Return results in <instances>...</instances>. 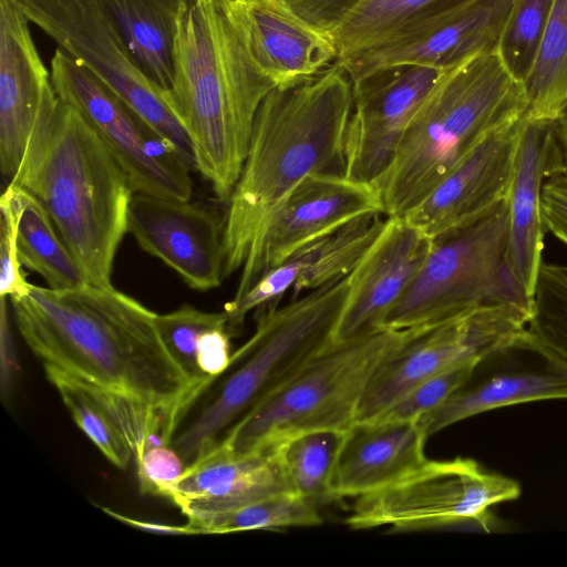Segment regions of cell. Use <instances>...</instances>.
Instances as JSON below:
<instances>
[{"instance_id": "obj_1", "label": "cell", "mask_w": 567, "mask_h": 567, "mask_svg": "<svg viewBox=\"0 0 567 567\" xmlns=\"http://www.w3.org/2000/svg\"><path fill=\"white\" fill-rule=\"evenodd\" d=\"M9 299L22 339L43 365L183 417L203 394L167 351L157 313L115 288L30 285Z\"/></svg>"}, {"instance_id": "obj_2", "label": "cell", "mask_w": 567, "mask_h": 567, "mask_svg": "<svg viewBox=\"0 0 567 567\" xmlns=\"http://www.w3.org/2000/svg\"><path fill=\"white\" fill-rule=\"evenodd\" d=\"M275 87L250 54L233 0L183 1L164 95L193 143L196 171L221 202L229 200L256 114Z\"/></svg>"}, {"instance_id": "obj_3", "label": "cell", "mask_w": 567, "mask_h": 567, "mask_svg": "<svg viewBox=\"0 0 567 567\" xmlns=\"http://www.w3.org/2000/svg\"><path fill=\"white\" fill-rule=\"evenodd\" d=\"M352 81L336 61L262 101L225 213L224 277L241 269L261 226L307 176L344 174Z\"/></svg>"}, {"instance_id": "obj_4", "label": "cell", "mask_w": 567, "mask_h": 567, "mask_svg": "<svg viewBox=\"0 0 567 567\" xmlns=\"http://www.w3.org/2000/svg\"><path fill=\"white\" fill-rule=\"evenodd\" d=\"M10 183L41 203L89 284L114 288L111 275L127 233L134 188L97 134L53 85Z\"/></svg>"}, {"instance_id": "obj_5", "label": "cell", "mask_w": 567, "mask_h": 567, "mask_svg": "<svg viewBox=\"0 0 567 567\" xmlns=\"http://www.w3.org/2000/svg\"><path fill=\"white\" fill-rule=\"evenodd\" d=\"M527 97L498 52L447 70L374 183L388 217H403L485 137L525 115Z\"/></svg>"}, {"instance_id": "obj_6", "label": "cell", "mask_w": 567, "mask_h": 567, "mask_svg": "<svg viewBox=\"0 0 567 567\" xmlns=\"http://www.w3.org/2000/svg\"><path fill=\"white\" fill-rule=\"evenodd\" d=\"M348 277L259 310L254 334L231 355L220 383L171 446L187 466L249 411L276 393L334 341Z\"/></svg>"}, {"instance_id": "obj_7", "label": "cell", "mask_w": 567, "mask_h": 567, "mask_svg": "<svg viewBox=\"0 0 567 567\" xmlns=\"http://www.w3.org/2000/svg\"><path fill=\"white\" fill-rule=\"evenodd\" d=\"M411 328H384L333 341L276 393L258 404L221 437L236 453L275 449L311 431L346 432L357 422L365 386L380 361Z\"/></svg>"}, {"instance_id": "obj_8", "label": "cell", "mask_w": 567, "mask_h": 567, "mask_svg": "<svg viewBox=\"0 0 567 567\" xmlns=\"http://www.w3.org/2000/svg\"><path fill=\"white\" fill-rule=\"evenodd\" d=\"M507 198L473 221L433 238L431 250L386 319L406 329L437 323L467 311L507 306L533 313V298L513 275L507 259Z\"/></svg>"}, {"instance_id": "obj_9", "label": "cell", "mask_w": 567, "mask_h": 567, "mask_svg": "<svg viewBox=\"0 0 567 567\" xmlns=\"http://www.w3.org/2000/svg\"><path fill=\"white\" fill-rule=\"evenodd\" d=\"M29 21L116 94L196 171L193 143L143 71L103 0H16Z\"/></svg>"}, {"instance_id": "obj_10", "label": "cell", "mask_w": 567, "mask_h": 567, "mask_svg": "<svg viewBox=\"0 0 567 567\" xmlns=\"http://www.w3.org/2000/svg\"><path fill=\"white\" fill-rule=\"evenodd\" d=\"M519 494L516 481L487 472L472 458H426L395 482L355 497L346 523L352 529L476 526L489 530V507Z\"/></svg>"}, {"instance_id": "obj_11", "label": "cell", "mask_w": 567, "mask_h": 567, "mask_svg": "<svg viewBox=\"0 0 567 567\" xmlns=\"http://www.w3.org/2000/svg\"><path fill=\"white\" fill-rule=\"evenodd\" d=\"M50 72L56 95L74 107L97 134L126 172L134 192L190 199L192 169L151 125L58 48Z\"/></svg>"}, {"instance_id": "obj_12", "label": "cell", "mask_w": 567, "mask_h": 567, "mask_svg": "<svg viewBox=\"0 0 567 567\" xmlns=\"http://www.w3.org/2000/svg\"><path fill=\"white\" fill-rule=\"evenodd\" d=\"M528 321L515 308L491 306L411 328L372 373L358 408L357 422L375 419L432 375L465 360L482 358L524 330Z\"/></svg>"}, {"instance_id": "obj_13", "label": "cell", "mask_w": 567, "mask_h": 567, "mask_svg": "<svg viewBox=\"0 0 567 567\" xmlns=\"http://www.w3.org/2000/svg\"><path fill=\"white\" fill-rule=\"evenodd\" d=\"M514 0H461L414 19L377 43L337 60L351 81L398 64L450 70L497 52Z\"/></svg>"}, {"instance_id": "obj_14", "label": "cell", "mask_w": 567, "mask_h": 567, "mask_svg": "<svg viewBox=\"0 0 567 567\" xmlns=\"http://www.w3.org/2000/svg\"><path fill=\"white\" fill-rule=\"evenodd\" d=\"M371 214H384L374 185L344 174L307 176L261 226L240 269L234 298L241 297L264 274L301 246Z\"/></svg>"}, {"instance_id": "obj_15", "label": "cell", "mask_w": 567, "mask_h": 567, "mask_svg": "<svg viewBox=\"0 0 567 567\" xmlns=\"http://www.w3.org/2000/svg\"><path fill=\"white\" fill-rule=\"evenodd\" d=\"M567 399V364L525 328L476 362L468 379L416 422L430 435L513 404Z\"/></svg>"}, {"instance_id": "obj_16", "label": "cell", "mask_w": 567, "mask_h": 567, "mask_svg": "<svg viewBox=\"0 0 567 567\" xmlns=\"http://www.w3.org/2000/svg\"><path fill=\"white\" fill-rule=\"evenodd\" d=\"M446 71L398 64L352 81L353 110L344 146L347 177L374 185L389 167L410 121Z\"/></svg>"}, {"instance_id": "obj_17", "label": "cell", "mask_w": 567, "mask_h": 567, "mask_svg": "<svg viewBox=\"0 0 567 567\" xmlns=\"http://www.w3.org/2000/svg\"><path fill=\"white\" fill-rule=\"evenodd\" d=\"M127 233L194 290L215 289L225 279V215L210 207L134 192Z\"/></svg>"}, {"instance_id": "obj_18", "label": "cell", "mask_w": 567, "mask_h": 567, "mask_svg": "<svg viewBox=\"0 0 567 567\" xmlns=\"http://www.w3.org/2000/svg\"><path fill=\"white\" fill-rule=\"evenodd\" d=\"M433 239L405 217H388L373 244L348 276L349 288L334 341L386 328V319L431 250Z\"/></svg>"}, {"instance_id": "obj_19", "label": "cell", "mask_w": 567, "mask_h": 567, "mask_svg": "<svg viewBox=\"0 0 567 567\" xmlns=\"http://www.w3.org/2000/svg\"><path fill=\"white\" fill-rule=\"evenodd\" d=\"M524 116L480 142L403 217L432 239L507 198Z\"/></svg>"}, {"instance_id": "obj_20", "label": "cell", "mask_w": 567, "mask_h": 567, "mask_svg": "<svg viewBox=\"0 0 567 567\" xmlns=\"http://www.w3.org/2000/svg\"><path fill=\"white\" fill-rule=\"evenodd\" d=\"M385 218L384 214L359 217L298 248L241 297L225 305L229 329L241 326L250 311L278 305L288 291L296 298L348 277L379 236Z\"/></svg>"}, {"instance_id": "obj_21", "label": "cell", "mask_w": 567, "mask_h": 567, "mask_svg": "<svg viewBox=\"0 0 567 567\" xmlns=\"http://www.w3.org/2000/svg\"><path fill=\"white\" fill-rule=\"evenodd\" d=\"M284 493L295 494L277 447L236 453L217 443L185 467L166 497L193 526L209 516Z\"/></svg>"}, {"instance_id": "obj_22", "label": "cell", "mask_w": 567, "mask_h": 567, "mask_svg": "<svg viewBox=\"0 0 567 567\" xmlns=\"http://www.w3.org/2000/svg\"><path fill=\"white\" fill-rule=\"evenodd\" d=\"M30 23L16 0H0V167L10 181L52 86Z\"/></svg>"}, {"instance_id": "obj_23", "label": "cell", "mask_w": 567, "mask_h": 567, "mask_svg": "<svg viewBox=\"0 0 567 567\" xmlns=\"http://www.w3.org/2000/svg\"><path fill=\"white\" fill-rule=\"evenodd\" d=\"M558 121L530 120L524 115L513 181L507 196L509 268L528 296L534 297L545 227L540 215L544 181L564 172Z\"/></svg>"}, {"instance_id": "obj_24", "label": "cell", "mask_w": 567, "mask_h": 567, "mask_svg": "<svg viewBox=\"0 0 567 567\" xmlns=\"http://www.w3.org/2000/svg\"><path fill=\"white\" fill-rule=\"evenodd\" d=\"M248 49L276 86L311 79L338 60L330 37L291 13L279 0H233Z\"/></svg>"}, {"instance_id": "obj_25", "label": "cell", "mask_w": 567, "mask_h": 567, "mask_svg": "<svg viewBox=\"0 0 567 567\" xmlns=\"http://www.w3.org/2000/svg\"><path fill=\"white\" fill-rule=\"evenodd\" d=\"M426 439L416 421L355 422L337 457L334 499L359 497L401 478L426 460Z\"/></svg>"}, {"instance_id": "obj_26", "label": "cell", "mask_w": 567, "mask_h": 567, "mask_svg": "<svg viewBox=\"0 0 567 567\" xmlns=\"http://www.w3.org/2000/svg\"><path fill=\"white\" fill-rule=\"evenodd\" d=\"M131 53L163 91L173 82L176 23L184 0H103Z\"/></svg>"}, {"instance_id": "obj_27", "label": "cell", "mask_w": 567, "mask_h": 567, "mask_svg": "<svg viewBox=\"0 0 567 567\" xmlns=\"http://www.w3.org/2000/svg\"><path fill=\"white\" fill-rule=\"evenodd\" d=\"M9 184L18 205L17 248L22 266L40 275L54 290L90 285L41 203L24 188Z\"/></svg>"}, {"instance_id": "obj_28", "label": "cell", "mask_w": 567, "mask_h": 567, "mask_svg": "<svg viewBox=\"0 0 567 567\" xmlns=\"http://www.w3.org/2000/svg\"><path fill=\"white\" fill-rule=\"evenodd\" d=\"M523 85L527 118L560 120L567 110V0H555L536 60Z\"/></svg>"}, {"instance_id": "obj_29", "label": "cell", "mask_w": 567, "mask_h": 567, "mask_svg": "<svg viewBox=\"0 0 567 567\" xmlns=\"http://www.w3.org/2000/svg\"><path fill=\"white\" fill-rule=\"evenodd\" d=\"M343 435L336 430L311 431L277 446L292 492L318 508L336 501L331 483Z\"/></svg>"}, {"instance_id": "obj_30", "label": "cell", "mask_w": 567, "mask_h": 567, "mask_svg": "<svg viewBox=\"0 0 567 567\" xmlns=\"http://www.w3.org/2000/svg\"><path fill=\"white\" fill-rule=\"evenodd\" d=\"M461 0H363L330 39L338 60L368 48L405 23Z\"/></svg>"}, {"instance_id": "obj_31", "label": "cell", "mask_w": 567, "mask_h": 567, "mask_svg": "<svg viewBox=\"0 0 567 567\" xmlns=\"http://www.w3.org/2000/svg\"><path fill=\"white\" fill-rule=\"evenodd\" d=\"M44 370L76 425L114 466L125 470L134 458L132 450L90 388L55 367Z\"/></svg>"}, {"instance_id": "obj_32", "label": "cell", "mask_w": 567, "mask_h": 567, "mask_svg": "<svg viewBox=\"0 0 567 567\" xmlns=\"http://www.w3.org/2000/svg\"><path fill=\"white\" fill-rule=\"evenodd\" d=\"M321 523L318 507L296 494L284 493L209 516L192 527L200 535L311 527Z\"/></svg>"}, {"instance_id": "obj_33", "label": "cell", "mask_w": 567, "mask_h": 567, "mask_svg": "<svg viewBox=\"0 0 567 567\" xmlns=\"http://www.w3.org/2000/svg\"><path fill=\"white\" fill-rule=\"evenodd\" d=\"M161 338L190 383L204 393L214 380L207 378L197 363V341L206 331L228 327V316L223 312H207L183 305L178 309L156 315Z\"/></svg>"}, {"instance_id": "obj_34", "label": "cell", "mask_w": 567, "mask_h": 567, "mask_svg": "<svg viewBox=\"0 0 567 567\" xmlns=\"http://www.w3.org/2000/svg\"><path fill=\"white\" fill-rule=\"evenodd\" d=\"M555 0H514L498 54L508 72L524 82L534 65Z\"/></svg>"}, {"instance_id": "obj_35", "label": "cell", "mask_w": 567, "mask_h": 567, "mask_svg": "<svg viewBox=\"0 0 567 567\" xmlns=\"http://www.w3.org/2000/svg\"><path fill=\"white\" fill-rule=\"evenodd\" d=\"M526 328L567 364V265L542 262Z\"/></svg>"}, {"instance_id": "obj_36", "label": "cell", "mask_w": 567, "mask_h": 567, "mask_svg": "<svg viewBox=\"0 0 567 567\" xmlns=\"http://www.w3.org/2000/svg\"><path fill=\"white\" fill-rule=\"evenodd\" d=\"M478 359L465 360L422 381L371 421H417L442 405L468 379Z\"/></svg>"}, {"instance_id": "obj_37", "label": "cell", "mask_w": 567, "mask_h": 567, "mask_svg": "<svg viewBox=\"0 0 567 567\" xmlns=\"http://www.w3.org/2000/svg\"><path fill=\"white\" fill-rule=\"evenodd\" d=\"M18 205L9 184L0 198V297L24 295L30 285L17 248Z\"/></svg>"}, {"instance_id": "obj_38", "label": "cell", "mask_w": 567, "mask_h": 567, "mask_svg": "<svg viewBox=\"0 0 567 567\" xmlns=\"http://www.w3.org/2000/svg\"><path fill=\"white\" fill-rule=\"evenodd\" d=\"M136 465L141 492L164 497L186 467L171 445L146 450L136 461Z\"/></svg>"}, {"instance_id": "obj_39", "label": "cell", "mask_w": 567, "mask_h": 567, "mask_svg": "<svg viewBox=\"0 0 567 567\" xmlns=\"http://www.w3.org/2000/svg\"><path fill=\"white\" fill-rule=\"evenodd\" d=\"M315 31L330 37L363 0H279Z\"/></svg>"}, {"instance_id": "obj_40", "label": "cell", "mask_w": 567, "mask_h": 567, "mask_svg": "<svg viewBox=\"0 0 567 567\" xmlns=\"http://www.w3.org/2000/svg\"><path fill=\"white\" fill-rule=\"evenodd\" d=\"M540 215L545 229L567 244V172L555 173L544 181Z\"/></svg>"}, {"instance_id": "obj_41", "label": "cell", "mask_w": 567, "mask_h": 567, "mask_svg": "<svg viewBox=\"0 0 567 567\" xmlns=\"http://www.w3.org/2000/svg\"><path fill=\"white\" fill-rule=\"evenodd\" d=\"M230 329L220 327L204 332L197 341V363L200 371L209 379L216 380L229 367Z\"/></svg>"}, {"instance_id": "obj_42", "label": "cell", "mask_w": 567, "mask_h": 567, "mask_svg": "<svg viewBox=\"0 0 567 567\" xmlns=\"http://www.w3.org/2000/svg\"><path fill=\"white\" fill-rule=\"evenodd\" d=\"M8 301V297H0V394L4 403L11 399L20 375Z\"/></svg>"}, {"instance_id": "obj_43", "label": "cell", "mask_w": 567, "mask_h": 567, "mask_svg": "<svg viewBox=\"0 0 567 567\" xmlns=\"http://www.w3.org/2000/svg\"><path fill=\"white\" fill-rule=\"evenodd\" d=\"M102 511L111 516L112 518L131 526L133 528L144 530L146 533L158 534V535H169V536H187V535H199V532L192 527L188 523L186 525L177 526V525H168L162 523H153L136 519L123 514H120L109 507H102Z\"/></svg>"}, {"instance_id": "obj_44", "label": "cell", "mask_w": 567, "mask_h": 567, "mask_svg": "<svg viewBox=\"0 0 567 567\" xmlns=\"http://www.w3.org/2000/svg\"><path fill=\"white\" fill-rule=\"evenodd\" d=\"M558 137L564 159V172H567V110L558 122Z\"/></svg>"}, {"instance_id": "obj_45", "label": "cell", "mask_w": 567, "mask_h": 567, "mask_svg": "<svg viewBox=\"0 0 567 567\" xmlns=\"http://www.w3.org/2000/svg\"><path fill=\"white\" fill-rule=\"evenodd\" d=\"M238 1L248 2V1H254V0H238Z\"/></svg>"}]
</instances>
